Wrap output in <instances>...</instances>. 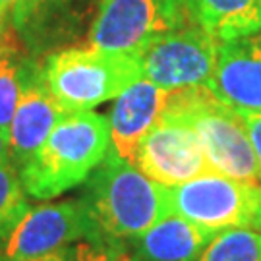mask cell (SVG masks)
Instances as JSON below:
<instances>
[{"label": "cell", "instance_id": "obj_17", "mask_svg": "<svg viewBox=\"0 0 261 261\" xmlns=\"http://www.w3.org/2000/svg\"><path fill=\"white\" fill-rule=\"evenodd\" d=\"M196 261H261V232L248 226L213 234Z\"/></svg>", "mask_w": 261, "mask_h": 261}, {"label": "cell", "instance_id": "obj_22", "mask_svg": "<svg viewBox=\"0 0 261 261\" xmlns=\"http://www.w3.org/2000/svg\"><path fill=\"white\" fill-rule=\"evenodd\" d=\"M18 0H0V23H8L10 12Z\"/></svg>", "mask_w": 261, "mask_h": 261}, {"label": "cell", "instance_id": "obj_1", "mask_svg": "<svg viewBox=\"0 0 261 261\" xmlns=\"http://www.w3.org/2000/svg\"><path fill=\"white\" fill-rule=\"evenodd\" d=\"M84 201L99 234L118 242L134 240L172 213L170 188L145 176L112 145L87 178Z\"/></svg>", "mask_w": 261, "mask_h": 261}, {"label": "cell", "instance_id": "obj_13", "mask_svg": "<svg viewBox=\"0 0 261 261\" xmlns=\"http://www.w3.org/2000/svg\"><path fill=\"white\" fill-rule=\"evenodd\" d=\"M211 238L213 232L170 213L130 240L128 250L136 261H196Z\"/></svg>", "mask_w": 261, "mask_h": 261}, {"label": "cell", "instance_id": "obj_21", "mask_svg": "<svg viewBox=\"0 0 261 261\" xmlns=\"http://www.w3.org/2000/svg\"><path fill=\"white\" fill-rule=\"evenodd\" d=\"M8 161H12V157H10L8 134L0 132V163H8Z\"/></svg>", "mask_w": 261, "mask_h": 261}, {"label": "cell", "instance_id": "obj_8", "mask_svg": "<svg viewBox=\"0 0 261 261\" xmlns=\"http://www.w3.org/2000/svg\"><path fill=\"white\" fill-rule=\"evenodd\" d=\"M219 41L196 21L151 43L138 58L141 80L170 91L207 87L217 62Z\"/></svg>", "mask_w": 261, "mask_h": 261}, {"label": "cell", "instance_id": "obj_6", "mask_svg": "<svg viewBox=\"0 0 261 261\" xmlns=\"http://www.w3.org/2000/svg\"><path fill=\"white\" fill-rule=\"evenodd\" d=\"M170 199L172 213L213 234L236 226L261 232V186L209 170L172 186Z\"/></svg>", "mask_w": 261, "mask_h": 261}, {"label": "cell", "instance_id": "obj_18", "mask_svg": "<svg viewBox=\"0 0 261 261\" xmlns=\"http://www.w3.org/2000/svg\"><path fill=\"white\" fill-rule=\"evenodd\" d=\"M28 209V194L21 184L19 168L12 161L0 163V244L8 238Z\"/></svg>", "mask_w": 261, "mask_h": 261}, {"label": "cell", "instance_id": "obj_14", "mask_svg": "<svg viewBox=\"0 0 261 261\" xmlns=\"http://www.w3.org/2000/svg\"><path fill=\"white\" fill-rule=\"evenodd\" d=\"M190 16L213 39L261 33V0H186Z\"/></svg>", "mask_w": 261, "mask_h": 261}, {"label": "cell", "instance_id": "obj_4", "mask_svg": "<svg viewBox=\"0 0 261 261\" xmlns=\"http://www.w3.org/2000/svg\"><path fill=\"white\" fill-rule=\"evenodd\" d=\"M165 112L196 132L213 172L259 186V167L242 116L207 87L174 91Z\"/></svg>", "mask_w": 261, "mask_h": 261}, {"label": "cell", "instance_id": "obj_2", "mask_svg": "<svg viewBox=\"0 0 261 261\" xmlns=\"http://www.w3.org/2000/svg\"><path fill=\"white\" fill-rule=\"evenodd\" d=\"M111 149L109 120L91 111L64 112L39 151L19 168L25 194L53 199L87 182Z\"/></svg>", "mask_w": 261, "mask_h": 261}, {"label": "cell", "instance_id": "obj_12", "mask_svg": "<svg viewBox=\"0 0 261 261\" xmlns=\"http://www.w3.org/2000/svg\"><path fill=\"white\" fill-rule=\"evenodd\" d=\"M174 91L159 87L147 80H138L126 87L111 111V145L128 163L134 161V153L143 136L155 126L170 103Z\"/></svg>", "mask_w": 261, "mask_h": 261}, {"label": "cell", "instance_id": "obj_20", "mask_svg": "<svg viewBox=\"0 0 261 261\" xmlns=\"http://www.w3.org/2000/svg\"><path fill=\"white\" fill-rule=\"evenodd\" d=\"M248 132V138L252 141L253 153L257 159V167H259V186H261V114H240Z\"/></svg>", "mask_w": 261, "mask_h": 261}, {"label": "cell", "instance_id": "obj_7", "mask_svg": "<svg viewBox=\"0 0 261 261\" xmlns=\"http://www.w3.org/2000/svg\"><path fill=\"white\" fill-rule=\"evenodd\" d=\"M101 236L84 197L29 207L0 244L2 261H55L68 246Z\"/></svg>", "mask_w": 261, "mask_h": 261}, {"label": "cell", "instance_id": "obj_16", "mask_svg": "<svg viewBox=\"0 0 261 261\" xmlns=\"http://www.w3.org/2000/svg\"><path fill=\"white\" fill-rule=\"evenodd\" d=\"M29 62L19 50V37L10 25L0 41V132L8 134Z\"/></svg>", "mask_w": 261, "mask_h": 261}, {"label": "cell", "instance_id": "obj_15", "mask_svg": "<svg viewBox=\"0 0 261 261\" xmlns=\"http://www.w3.org/2000/svg\"><path fill=\"white\" fill-rule=\"evenodd\" d=\"M93 0H18L10 12V25L25 43H45L64 29Z\"/></svg>", "mask_w": 261, "mask_h": 261}, {"label": "cell", "instance_id": "obj_3", "mask_svg": "<svg viewBox=\"0 0 261 261\" xmlns=\"http://www.w3.org/2000/svg\"><path fill=\"white\" fill-rule=\"evenodd\" d=\"M41 77L66 112L91 111L141 80L138 56L85 47L60 48L45 58Z\"/></svg>", "mask_w": 261, "mask_h": 261}, {"label": "cell", "instance_id": "obj_19", "mask_svg": "<svg viewBox=\"0 0 261 261\" xmlns=\"http://www.w3.org/2000/svg\"><path fill=\"white\" fill-rule=\"evenodd\" d=\"M55 261H136L128 246L107 236L84 238L68 246Z\"/></svg>", "mask_w": 261, "mask_h": 261}, {"label": "cell", "instance_id": "obj_24", "mask_svg": "<svg viewBox=\"0 0 261 261\" xmlns=\"http://www.w3.org/2000/svg\"><path fill=\"white\" fill-rule=\"evenodd\" d=\"M0 261H2V259H0Z\"/></svg>", "mask_w": 261, "mask_h": 261}, {"label": "cell", "instance_id": "obj_23", "mask_svg": "<svg viewBox=\"0 0 261 261\" xmlns=\"http://www.w3.org/2000/svg\"><path fill=\"white\" fill-rule=\"evenodd\" d=\"M8 28H10V21L8 23H0V41H2V37H4V33H6Z\"/></svg>", "mask_w": 261, "mask_h": 261}, {"label": "cell", "instance_id": "obj_10", "mask_svg": "<svg viewBox=\"0 0 261 261\" xmlns=\"http://www.w3.org/2000/svg\"><path fill=\"white\" fill-rule=\"evenodd\" d=\"M207 89L238 114H261V33L219 43Z\"/></svg>", "mask_w": 261, "mask_h": 261}, {"label": "cell", "instance_id": "obj_9", "mask_svg": "<svg viewBox=\"0 0 261 261\" xmlns=\"http://www.w3.org/2000/svg\"><path fill=\"white\" fill-rule=\"evenodd\" d=\"M132 165L163 186H178L209 172L203 145L186 122L163 112L138 143Z\"/></svg>", "mask_w": 261, "mask_h": 261}, {"label": "cell", "instance_id": "obj_5", "mask_svg": "<svg viewBox=\"0 0 261 261\" xmlns=\"http://www.w3.org/2000/svg\"><path fill=\"white\" fill-rule=\"evenodd\" d=\"M192 21L186 0H99L87 45L140 56L159 37Z\"/></svg>", "mask_w": 261, "mask_h": 261}, {"label": "cell", "instance_id": "obj_11", "mask_svg": "<svg viewBox=\"0 0 261 261\" xmlns=\"http://www.w3.org/2000/svg\"><path fill=\"white\" fill-rule=\"evenodd\" d=\"M64 112L43 82L41 68L29 64L8 130L10 157L16 167L21 168L37 153Z\"/></svg>", "mask_w": 261, "mask_h": 261}]
</instances>
